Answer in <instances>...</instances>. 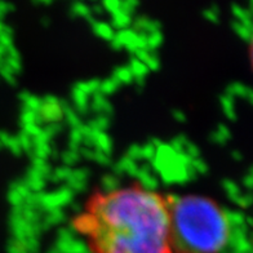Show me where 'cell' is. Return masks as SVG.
Wrapping results in <instances>:
<instances>
[{"instance_id": "cell-1", "label": "cell", "mask_w": 253, "mask_h": 253, "mask_svg": "<svg viewBox=\"0 0 253 253\" xmlns=\"http://www.w3.org/2000/svg\"><path fill=\"white\" fill-rule=\"evenodd\" d=\"M170 197L140 181L88 194L70 221L88 253H182L174 238Z\"/></svg>"}, {"instance_id": "cell-3", "label": "cell", "mask_w": 253, "mask_h": 253, "mask_svg": "<svg viewBox=\"0 0 253 253\" xmlns=\"http://www.w3.org/2000/svg\"><path fill=\"white\" fill-rule=\"evenodd\" d=\"M250 58H251V63H252L253 67V38L251 40V45H250Z\"/></svg>"}, {"instance_id": "cell-2", "label": "cell", "mask_w": 253, "mask_h": 253, "mask_svg": "<svg viewBox=\"0 0 253 253\" xmlns=\"http://www.w3.org/2000/svg\"><path fill=\"white\" fill-rule=\"evenodd\" d=\"M170 217L182 253H222L233 237V223L226 210L206 195H172Z\"/></svg>"}]
</instances>
